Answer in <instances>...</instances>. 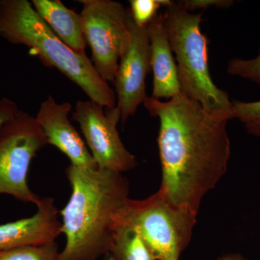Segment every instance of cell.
Instances as JSON below:
<instances>
[{
	"label": "cell",
	"instance_id": "obj_1",
	"mask_svg": "<svg viewBox=\"0 0 260 260\" xmlns=\"http://www.w3.org/2000/svg\"><path fill=\"white\" fill-rule=\"evenodd\" d=\"M143 104L160 121L159 190L198 214L202 200L226 172L231 155L227 124L232 119L206 112L181 93L167 102L148 96Z\"/></svg>",
	"mask_w": 260,
	"mask_h": 260
},
{
	"label": "cell",
	"instance_id": "obj_2",
	"mask_svg": "<svg viewBox=\"0 0 260 260\" xmlns=\"http://www.w3.org/2000/svg\"><path fill=\"white\" fill-rule=\"evenodd\" d=\"M72 188L59 211L66 244L64 260H97L112 247L115 221L129 199V183L121 173L70 164L65 170Z\"/></svg>",
	"mask_w": 260,
	"mask_h": 260
},
{
	"label": "cell",
	"instance_id": "obj_3",
	"mask_svg": "<svg viewBox=\"0 0 260 260\" xmlns=\"http://www.w3.org/2000/svg\"><path fill=\"white\" fill-rule=\"evenodd\" d=\"M0 37L30 48L44 64L59 70L78 85L90 101L104 108L116 107L115 92L91 60L61 42L27 0H0Z\"/></svg>",
	"mask_w": 260,
	"mask_h": 260
},
{
	"label": "cell",
	"instance_id": "obj_4",
	"mask_svg": "<svg viewBox=\"0 0 260 260\" xmlns=\"http://www.w3.org/2000/svg\"><path fill=\"white\" fill-rule=\"evenodd\" d=\"M203 13L187 11L173 2L162 14L171 47L177 61L181 93L199 103L210 114H225L233 119L232 102L210 76L208 39L201 31Z\"/></svg>",
	"mask_w": 260,
	"mask_h": 260
},
{
	"label": "cell",
	"instance_id": "obj_5",
	"mask_svg": "<svg viewBox=\"0 0 260 260\" xmlns=\"http://www.w3.org/2000/svg\"><path fill=\"white\" fill-rule=\"evenodd\" d=\"M198 214L179 206L158 190L145 200L129 199L116 223L134 228L155 260H179L191 241Z\"/></svg>",
	"mask_w": 260,
	"mask_h": 260
},
{
	"label": "cell",
	"instance_id": "obj_6",
	"mask_svg": "<svg viewBox=\"0 0 260 260\" xmlns=\"http://www.w3.org/2000/svg\"><path fill=\"white\" fill-rule=\"evenodd\" d=\"M47 144L36 117L23 111L0 127V194L37 206L42 198L30 190L27 178L32 159Z\"/></svg>",
	"mask_w": 260,
	"mask_h": 260
},
{
	"label": "cell",
	"instance_id": "obj_7",
	"mask_svg": "<svg viewBox=\"0 0 260 260\" xmlns=\"http://www.w3.org/2000/svg\"><path fill=\"white\" fill-rule=\"evenodd\" d=\"M84 37L99 75L114 82L121 53L129 39L127 13L112 0H80Z\"/></svg>",
	"mask_w": 260,
	"mask_h": 260
},
{
	"label": "cell",
	"instance_id": "obj_8",
	"mask_svg": "<svg viewBox=\"0 0 260 260\" xmlns=\"http://www.w3.org/2000/svg\"><path fill=\"white\" fill-rule=\"evenodd\" d=\"M73 118L79 124L98 167L123 174L138 166L118 133L121 114L117 106L109 109L93 101H78Z\"/></svg>",
	"mask_w": 260,
	"mask_h": 260
},
{
	"label": "cell",
	"instance_id": "obj_9",
	"mask_svg": "<svg viewBox=\"0 0 260 260\" xmlns=\"http://www.w3.org/2000/svg\"><path fill=\"white\" fill-rule=\"evenodd\" d=\"M126 13L129 39L121 53L114 81L117 95L116 106L120 110L123 122L135 115L138 107L148 97L145 80L150 69L148 27L138 26L129 9H126Z\"/></svg>",
	"mask_w": 260,
	"mask_h": 260
},
{
	"label": "cell",
	"instance_id": "obj_10",
	"mask_svg": "<svg viewBox=\"0 0 260 260\" xmlns=\"http://www.w3.org/2000/svg\"><path fill=\"white\" fill-rule=\"evenodd\" d=\"M72 110L70 103L58 104L49 95L41 104L36 119L47 138L48 144L60 150L72 165L84 168L97 167L85 142L68 115Z\"/></svg>",
	"mask_w": 260,
	"mask_h": 260
},
{
	"label": "cell",
	"instance_id": "obj_11",
	"mask_svg": "<svg viewBox=\"0 0 260 260\" xmlns=\"http://www.w3.org/2000/svg\"><path fill=\"white\" fill-rule=\"evenodd\" d=\"M58 213L53 198H42L31 217L0 225V250L56 242L61 234Z\"/></svg>",
	"mask_w": 260,
	"mask_h": 260
},
{
	"label": "cell",
	"instance_id": "obj_12",
	"mask_svg": "<svg viewBox=\"0 0 260 260\" xmlns=\"http://www.w3.org/2000/svg\"><path fill=\"white\" fill-rule=\"evenodd\" d=\"M150 48V68L153 73L152 98L172 99L181 93L177 66L173 56L162 14H158L148 26Z\"/></svg>",
	"mask_w": 260,
	"mask_h": 260
},
{
	"label": "cell",
	"instance_id": "obj_13",
	"mask_svg": "<svg viewBox=\"0 0 260 260\" xmlns=\"http://www.w3.org/2000/svg\"><path fill=\"white\" fill-rule=\"evenodd\" d=\"M31 4L61 42L76 52L86 55L87 43L80 14L67 8L59 0H32Z\"/></svg>",
	"mask_w": 260,
	"mask_h": 260
},
{
	"label": "cell",
	"instance_id": "obj_14",
	"mask_svg": "<svg viewBox=\"0 0 260 260\" xmlns=\"http://www.w3.org/2000/svg\"><path fill=\"white\" fill-rule=\"evenodd\" d=\"M113 260H155L139 233L125 223H116L112 247Z\"/></svg>",
	"mask_w": 260,
	"mask_h": 260
},
{
	"label": "cell",
	"instance_id": "obj_15",
	"mask_svg": "<svg viewBox=\"0 0 260 260\" xmlns=\"http://www.w3.org/2000/svg\"><path fill=\"white\" fill-rule=\"evenodd\" d=\"M0 260H64L56 242L0 250Z\"/></svg>",
	"mask_w": 260,
	"mask_h": 260
},
{
	"label": "cell",
	"instance_id": "obj_16",
	"mask_svg": "<svg viewBox=\"0 0 260 260\" xmlns=\"http://www.w3.org/2000/svg\"><path fill=\"white\" fill-rule=\"evenodd\" d=\"M233 119L242 123L246 131L260 138V101H232Z\"/></svg>",
	"mask_w": 260,
	"mask_h": 260
},
{
	"label": "cell",
	"instance_id": "obj_17",
	"mask_svg": "<svg viewBox=\"0 0 260 260\" xmlns=\"http://www.w3.org/2000/svg\"><path fill=\"white\" fill-rule=\"evenodd\" d=\"M172 3L170 0H131L130 13L135 23L145 28L158 14L160 7L168 8Z\"/></svg>",
	"mask_w": 260,
	"mask_h": 260
},
{
	"label": "cell",
	"instance_id": "obj_18",
	"mask_svg": "<svg viewBox=\"0 0 260 260\" xmlns=\"http://www.w3.org/2000/svg\"><path fill=\"white\" fill-rule=\"evenodd\" d=\"M228 74L260 85V43L259 53L252 59L234 58L229 61Z\"/></svg>",
	"mask_w": 260,
	"mask_h": 260
},
{
	"label": "cell",
	"instance_id": "obj_19",
	"mask_svg": "<svg viewBox=\"0 0 260 260\" xmlns=\"http://www.w3.org/2000/svg\"><path fill=\"white\" fill-rule=\"evenodd\" d=\"M234 3V1L232 0H182L178 2V4L189 12L206 10L213 7L218 9H224L230 8Z\"/></svg>",
	"mask_w": 260,
	"mask_h": 260
},
{
	"label": "cell",
	"instance_id": "obj_20",
	"mask_svg": "<svg viewBox=\"0 0 260 260\" xmlns=\"http://www.w3.org/2000/svg\"><path fill=\"white\" fill-rule=\"evenodd\" d=\"M19 111L16 103L8 98L0 99V127L10 120Z\"/></svg>",
	"mask_w": 260,
	"mask_h": 260
},
{
	"label": "cell",
	"instance_id": "obj_21",
	"mask_svg": "<svg viewBox=\"0 0 260 260\" xmlns=\"http://www.w3.org/2000/svg\"><path fill=\"white\" fill-rule=\"evenodd\" d=\"M218 260H248L244 256L239 254H234V253H231V254H225V255L222 256L221 257L219 258Z\"/></svg>",
	"mask_w": 260,
	"mask_h": 260
},
{
	"label": "cell",
	"instance_id": "obj_22",
	"mask_svg": "<svg viewBox=\"0 0 260 260\" xmlns=\"http://www.w3.org/2000/svg\"><path fill=\"white\" fill-rule=\"evenodd\" d=\"M105 260H113L112 256L109 255V254H107V256H106V259Z\"/></svg>",
	"mask_w": 260,
	"mask_h": 260
}]
</instances>
